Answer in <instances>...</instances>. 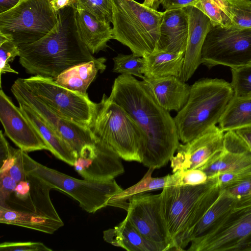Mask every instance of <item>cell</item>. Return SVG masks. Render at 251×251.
<instances>
[{
    "mask_svg": "<svg viewBox=\"0 0 251 251\" xmlns=\"http://www.w3.org/2000/svg\"><path fill=\"white\" fill-rule=\"evenodd\" d=\"M75 12V5L65 6L58 11V22L49 33L34 43L19 46V62L27 74L54 78L95 58L79 36Z\"/></svg>",
    "mask_w": 251,
    "mask_h": 251,
    "instance_id": "7a4b0ae2",
    "label": "cell"
},
{
    "mask_svg": "<svg viewBox=\"0 0 251 251\" xmlns=\"http://www.w3.org/2000/svg\"><path fill=\"white\" fill-rule=\"evenodd\" d=\"M235 198L221 189L218 199L205 213L196 226L182 240L180 251H183L194 239L203 236L214 230L229 213Z\"/></svg>",
    "mask_w": 251,
    "mask_h": 251,
    "instance_id": "603a6c76",
    "label": "cell"
},
{
    "mask_svg": "<svg viewBox=\"0 0 251 251\" xmlns=\"http://www.w3.org/2000/svg\"><path fill=\"white\" fill-rule=\"evenodd\" d=\"M143 4L155 10L157 9L160 5L159 0H144Z\"/></svg>",
    "mask_w": 251,
    "mask_h": 251,
    "instance_id": "681fc988",
    "label": "cell"
},
{
    "mask_svg": "<svg viewBox=\"0 0 251 251\" xmlns=\"http://www.w3.org/2000/svg\"><path fill=\"white\" fill-rule=\"evenodd\" d=\"M194 6L210 19L213 26L231 25L229 17L212 0H200Z\"/></svg>",
    "mask_w": 251,
    "mask_h": 251,
    "instance_id": "d590c367",
    "label": "cell"
},
{
    "mask_svg": "<svg viewBox=\"0 0 251 251\" xmlns=\"http://www.w3.org/2000/svg\"><path fill=\"white\" fill-rule=\"evenodd\" d=\"M230 84L236 97L251 96V63L231 68Z\"/></svg>",
    "mask_w": 251,
    "mask_h": 251,
    "instance_id": "d6a6232c",
    "label": "cell"
},
{
    "mask_svg": "<svg viewBox=\"0 0 251 251\" xmlns=\"http://www.w3.org/2000/svg\"><path fill=\"white\" fill-rule=\"evenodd\" d=\"M51 0H22L0 14V33L18 46L34 43L49 33L58 22Z\"/></svg>",
    "mask_w": 251,
    "mask_h": 251,
    "instance_id": "ba28073f",
    "label": "cell"
},
{
    "mask_svg": "<svg viewBox=\"0 0 251 251\" xmlns=\"http://www.w3.org/2000/svg\"><path fill=\"white\" fill-rule=\"evenodd\" d=\"M221 188L234 198L251 193V171L239 180L222 187Z\"/></svg>",
    "mask_w": 251,
    "mask_h": 251,
    "instance_id": "f35d334b",
    "label": "cell"
},
{
    "mask_svg": "<svg viewBox=\"0 0 251 251\" xmlns=\"http://www.w3.org/2000/svg\"><path fill=\"white\" fill-rule=\"evenodd\" d=\"M19 46L3 34L0 33V75L6 73L18 74L10 66L16 56H19Z\"/></svg>",
    "mask_w": 251,
    "mask_h": 251,
    "instance_id": "e575fe53",
    "label": "cell"
},
{
    "mask_svg": "<svg viewBox=\"0 0 251 251\" xmlns=\"http://www.w3.org/2000/svg\"><path fill=\"white\" fill-rule=\"evenodd\" d=\"M212 0L218 5L230 18L228 8L226 0Z\"/></svg>",
    "mask_w": 251,
    "mask_h": 251,
    "instance_id": "c3c4849f",
    "label": "cell"
},
{
    "mask_svg": "<svg viewBox=\"0 0 251 251\" xmlns=\"http://www.w3.org/2000/svg\"><path fill=\"white\" fill-rule=\"evenodd\" d=\"M218 124L224 132L251 126V96L233 95Z\"/></svg>",
    "mask_w": 251,
    "mask_h": 251,
    "instance_id": "83f0119b",
    "label": "cell"
},
{
    "mask_svg": "<svg viewBox=\"0 0 251 251\" xmlns=\"http://www.w3.org/2000/svg\"><path fill=\"white\" fill-rule=\"evenodd\" d=\"M50 2L54 10L58 12L60 9L70 5V0H51Z\"/></svg>",
    "mask_w": 251,
    "mask_h": 251,
    "instance_id": "7dc6e473",
    "label": "cell"
},
{
    "mask_svg": "<svg viewBox=\"0 0 251 251\" xmlns=\"http://www.w3.org/2000/svg\"><path fill=\"white\" fill-rule=\"evenodd\" d=\"M113 72L121 75H134L142 79L145 78L142 73L143 66L142 57L133 53L128 55L119 53L113 58Z\"/></svg>",
    "mask_w": 251,
    "mask_h": 251,
    "instance_id": "1f68e13d",
    "label": "cell"
},
{
    "mask_svg": "<svg viewBox=\"0 0 251 251\" xmlns=\"http://www.w3.org/2000/svg\"><path fill=\"white\" fill-rule=\"evenodd\" d=\"M103 238L128 251H162L159 246L145 239L126 218L114 228L104 231Z\"/></svg>",
    "mask_w": 251,
    "mask_h": 251,
    "instance_id": "484cf974",
    "label": "cell"
},
{
    "mask_svg": "<svg viewBox=\"0 0 251 251\" xmlns=\"http://www.w3.org/2000/svg\"><path fill=\"white\" fill-rule=\"evenodd\" d=\"M11 90L18 102L31 108L68 144L76 158L84 149L95 145V141L89 128L56 113L27 88L23 78L17 79Z\"/></svg>",
    "mask_w": 251,
    "mask_h": 251,
    "instance_id": "7c38bea8",
    "label": "cell"
},
{
    "mask_svg": "<svg viewBox=\"0 0 251 251\" xmlns=\"http://www.w3.org/2000/svg\"><path fill=\"white\" fill-rule=\"evenodd\" d=\"M75 19L79 36L92 54L104 50L108 42L113 39L110 24L100 21L95 16L76 8Z\"/></svg>",
    "mask_w": 251,
    "mask_h": 251,
    "instance_id": "7402d4cb",
    "label": "cell"
},
{
    "mask_svg": "<svg viewBox=\"0 0 251 251\" xmlns=\"http://www.w3.org/2000/svg\"><path fill=\"white\" fill-rule=\"evenodd\" d=\"M24 151L20 149H15V162L8 171L11 176L17 183L20 181L25 180L26 178L24 164Z\"/></svg>",
    "mask_w": 251,
    "mask_h": 251,
    "instance_id": "60d3db41",
    "label": "cell"
},
{
    "mask_svg": "<svg viewBox=\"0 0 251 251\" xmlns=\"http://www.w3.org/2000/svg\"><path fill=\"white\" fill-rule=\"evenodd\" d=\"M74 4L75 5V0H70V4Z\"/></svg>",
    "mask_w": 251,
    "mask_h": 251,
    "instance_id": "f907efd6",
    "label": "cell"
},
{
    "mask_svg": "<svg viewBox=\"0 0 251 251\" xmlns=\"http://www.w3.org/2000/svg\"><path fill=\"white\" fill-rule=\"evenodd\" d=\"M217 183L215 177L197 185H176L164 187L161 193L163 212L173 248L183 233L188 221L202 196Z\"/></svg>",
    "mask_w": 251,
    "mask_h": 251,
    "instance_id": "5bb4252c",
    "label": "cell"
},
{
    "mask_svg": "<svg viewBox=\"0 0 251 251\" xmlns=\"http://www.w3.org/2000/svg\"><path fill=\"white\" fill-rule=\"evenodd\" d=\"M113 39L143 57L156 50L164 12L134 0H111Z\"/></svg>",
    "mask_w": 251,
    "mask_h": 251,
    "instance_id": "277c9868",
    "label": "cell"
},
{
    "mask_svg": "<svg viewBox=\"0 0 251 251\" xmlns=\"http://www.w3.org/2000/svg\"><path fill=\"white\" fill-rule=\"evenodd\" d=\"M24 164L26 174L38 178L52 189L66 193L89 213L108 206L111 198L123 190L114 179L96 181L73 177L41 164L25 151H24Z\"/></svg>",
    "mask_w": 251,
    "mask_h": 251,
    "instance_id": "52a82bcc",
    "label": "cell"
},
{
    "mask_svg": "<svg viewBox=\"0 0 251 251\" xmlns=\"http://www.w3.org/2000/svg\"><path fill=\"white\" fill-rule=\"evenodd\" d=\"M251 168V150L235 132H225L224 147L199 168L211 178L222 173L236 172Z\"/></svg>",
    "mask_w": 251,
    "mask_h": 251,
    "instance_id": "ac0fdd59",
    "label": "cell"
},
{
    "mask_svg": "<svg viewBox=\"0 0 251 251\" xmlns=\"http://www.w3.org/2000/svg\"><path fill=\"white\" fill-rule=\"evenodd\" d=\"M171 176L170 186L197 185L204 183L209 179L206 174L200 169L179 170L173 173Z\"/></svg>",
    "mask_w": 251,
    "mask_h": 251,
    "instance_id": "8d00e7d4",
    "label": "cell"
},
{
    "mask_svg": "<svg viewBox=\"0 0 251 251\" xmlns=\"http://www.w3.org/2000/svg\"><path fill=\"white\" fill-rule=\"evenodd\" d=\"M200 0H159L160 4L165 10L195 6Z\"/></svg>",
    "mask_w": 251,
    "mask_h": 251,
    "instance_id": "b9f144b4",
    "label": "cell"
},
{
    "mask_svg": "<svg viewBox=\"0 0 251 251\" xmlns=\"http://www.w3.org/2000/svg\"><path fill=\"white\" fill-rule=\"evenodd\" d=\"M233 95L230 83L224 79L196 81L186 104L174 118L179 140L186 143L216 126Z\"/></svg>",
    "mask_w": 251,
    "mask_h": 251,
    "instance_id": "3957f363",
    "label": "cell"
},
{
    "mask_svg": "<svg viewBox=\"0 0 251 251\" xmlns=\"http://www.w3.org/2000/svg\"><path fill=\"white\" fill-rule=\"evenodd\" d=\"M201 63L208 69L218 65L237 67L251 63V28L212 26L204 42Z\"/></svg>",
    "mask_w": 251,
    "mask_h": 251,
    "instance_id": "8fae6325",
    "label": "cell"
},
{
    "mask_svg": "<svg viewBox=\"0 0 251 251\" xmlns=\"http://www.w3.org/2000/svg\"><path fill=\"white\" fill-rule=\"evenodd\" d=\"M26 175L30 184L27 197L20 200L11 196L0 205V223L52 234L64 223L50 198L52 188L38 178Z\"/></svg>",
    "mask_w": 251,
    "mask_h": 251,
    "instance_id": "8992f818",
    "label": "cell"
},
{
    "mask_svg": "<svg viewBox=\"0 0 251 251\" xmlns=\"http://www.w3.org/2000/svg\"><path fill=\"white\" fill-rule=\"evenodd\" d=\"M184 53H175L156 50L142 57L143 66L142 73L145 77L158 78L181 75Z\"/></svg>",
    "mask_w": 251,
    "mask_h": 251,
    "instance_id": "4316f807",
    "label": "cell"
},
{
    "mask_svg": "<svg viewBox=\"0 0 251 251\" xmlns=\"http://www.w3.org/2000/svg\"><path fill=\"white\" fill-rule=\"evenodd\" d=\"M153 168H149L143 177L135 185L113 195L109 200L108 206L127 209L128 202L126 200L133 196L149 191L164 188L169 186L170 175L161 177H153Z\"/></svg>",
    "mask_w": 251,
    "mask_h": 251,
    "instance_id": "f1b7e54d",
    "label": "cell"
},
{
    "mask_svg": "<svg viewBox=\"0 0 251 251\" xmlns=\"http://www.w3.org/2000/svg\"><path fill=\"white\" fill-rule=\"evenodd\" d=\"M136 122L144 134L139 151L141 163L160 168L171 161L180 144L175 122L144 86L130 75L115 78L110 96Z\"/></svg>",
    "mask_w": 251,
    "mask_h": 251,
    "instance_id": "6da1fadb",
    "label": "cell"
},
{
    "mask_svg": "<svg viewBox=\"0 0 251 251\" xmlns=\"http://www.w3.org/2000/svg\"><path fill=\"white\" fill-rule=\"evenodd\" d=\"M221 192L218 183L208 191L201 199L190 216L186 227L175 244V251H180L179 244L183 238L196 226L209 208L214 203Z\"/></svg>",
    "mask_w": 251,
    "mask_h": 251,
    "instance_id": "f546056e",
    "label": "cell"
},
{
    "mask_svg": "<svg viewBox=\"0 0 251 251\" xmlns=\"http://www.w3.org/2000/svg\"><path fill=\"white\" fill-rule=\"evenodd\" d=\"M224 134L218 126H215L193 140L179 144L176 155L171 160L173 172L202 167L222 151Z\"/></svg>",
    "mask_w": 251,
    "mask_h": 251,
    "instance_id": "2e32d148",
    "label": "cell"
},
{
    "mask_svg": "<svg viewBox=\"0 0 251 251\" xmlns=\"http://www.w3.org/2000/svg\"><path fill=\"white\" fill-rule=\"evenodd\" d=\"M75 6L87 11L100 21L109 23L112 22L111 0H75Z\"/></svg>",
    "mask_w": 251,
    "mask_h": 251,
    "instance_id": "836d02e7",
    "label": "cell"
},
{
    "mask_svg": "<svg viewBox=\"0 0 251 251\" xmlns=\"http://www.w3.org/2000/svg\"><path fill=\"white\" fill-rule=\"evenodd\" d=\"M0 120L5 135L21 150L25 152L50 151L49 147L11 100L0 88Z\"/></svg>",
    "mask_w": 251,
    "mask_h": 251,
    "instance_id": "9a60e30c",
    "label": "cell"
},
{
    "mask_svg": "<svg viewBox=\"0 0 251 251\" xmlns=\"http://www.w3.org/2000/svg\"><path fill=\"white\" fill-rule=\"evenodd\" d=\"M16 160V157L14 154L9 157L0 162V174L9 171L14 165Z\"/></svg>",
    "mask_w": 251,
    "mask_h": 251,
    "instance_id": "f6af8a7d",
    "label": "cell"
},
{
    "mask_svg": "<svg viewBox=\"0 0 251 251\" xmlns=\"http://www.w3.org/2000/svg\"><path fill=\"white\" fill-rule=\"evenodd\" d=\"M142 82L156 102L168 111L178 112L189 98L191 86L178 77H145Z\"/></svg>",
    "mask_w": 251,
    "mask_h": 251,
    "instance_id": "ffe728a7",
    "label": "cell"
},
{
    "mask_svg": "<svg viewBox=\"0 0 251 251\" xmlns=\"http://www.w3.org/2000/svg\"><path fill=\"white\" fill-rule=\"evenodd\" d=\"M126 218L148 241L162 251H173V244L162 208L161 194L146 192L129 199Z\"/></svg>",
    "mask_w": 251,
    "mask_h": 251,
    "instance_id": "4fadbf2b",
    "label": "cell"
},
{
    "mask_svg": "<svg viewBox=\"0 0 251 251\" xmlns=\"http://www.w3.org/2000/svg\"><path fill=\"white\" fill-rule=\"evenodd\" d=\"M160 30L156 50L185 54L188 34V15L185 8L164 11Z\"/></svg>",
    "mask_w": 251,
    "mask_h": 251,
    "instance_id": "44dd1931",
    "label": "cell"
},
{
    "mask_svg": "<svg viewBox=\"0 0 251 251\" xmlns=\"http://www.w3.org/2000/svg\"><path fill=\"white\" fill-rule=\"evenodd\" d=\"M0 205H2L10 199L18 183L8 171L0 174Z\"/></svg>",
    "mask_w": 251,
    "mask_h": 251,
    "instance_id": "ab89813d",
    "label": "cell"
},
{
    "mask_svg": "<svg viewBox=\"0 0 251 251\" xmlns=\"http://www.w3.org/2000/svg\"><path fill=\"white\" fill-rule=\"evenodd\" d=\"M122 158L114 151L99 143L83 150L74 164L84 179L105 181L124 173Z\"/></svg>",
    "mask_w": 251,
    "mask_h": 251,
    "instance_id": "e0dca14e",
    "label": "cell"
},
{
    "mask_svg": "<svg viewBox=\"0 0 251 251\" xmlns=\"http://www.w3.org/2000/svg\"><path fill=\"white\" fill-rule=\"evenodd\" d=\"M27 88L61 117L89 127L95 116L97 103L88 94L70 90L52 77L33 75L23 78Z\"/></svg>",
    "mask_w": 251,
    "mask_h": 251,
    "instance_id": "30bf717a",
    "label": "cell"
},
{
    "mask_svg": "<svg viewBox=\"0 0 251 251\" xmlns=\"http://www.w3.org/2000/svg\"><path fill=\"white\" fill-rule=\"evenodd\" d=\"M22 0H0V14L17 5Z\"/></svg>",
    "mask_w": 251,
    "mask_h": 251,
    "instance_id": "bcb514c9",
    "label": "cell"
},
{
    "mask_svg": "<svg viewBox=\"0 0 251 251\" xmlns=\"http://www.w3.org/2000/svg\"><path fill=\"white\" fill-rule=\"evenodd\" d=\"M30 190V184L26 178L25 180L20 181L17 183L13 193L14 196L18 199L24 200L27 197Z\"/></svg>",
    "mask_w": 251,
    "mask_h": 251,
    "instance_id": "7bdbcfd3",
    "label": "cell"
},
{
    "mask_svg": "<svg viewBox=\"0 0 251 251\" xmlns=\"http://www.w3.org/2000/svg\"><path fill=\"white\" fill-rule=\"evenodd\" d=\"M188 15V34L182 72L179 78L187 81L201 64V52L212 25L210 19L194 6L185 7Z\"/></svg>",
    "mask_w": 251,
    "mask_h": 251,
    "instance_id": "d6986e66",
    "label": "cell"
},
{
    "mask_svg": "<svg viewBox=\"0 0 251 251\" xmlns=\"http://www.w3.org/2000/svg\"><path fill=\"white\" fill-rule=\"evenodd\" d=\"M231 25L243 28H251V0H226Z\"/></svg>",
    "mask_w": 251,
    "mask_h": 251,
    "instance_id": "4dcf8cb0",
    "label": "cell"
},
{
    "mask_svg": "<svg viewBox=\"0 0 251 251\" xmlns=\"http://www.w3.org/2000/svg\"><path fill=\"white\" fill-rule=\"evenodd\" d=\"M1 251H51L52 250L39 242H5L0 245Z\"/></svg>",
    "mask_w": 251,
    "mask_h": 251,
    "instance_id": "74e56055",
    "label": "cell"
},
{
    "mask_svg": "<svg viewBox=\"0 0 251 251\" xmlns=\"http://www.w3.org/2000/svg\"><path fill=\"white\" fill-rule=\"evenodd\" d=\"M104 57L94 58L90 61L73 66L53 78L60 86L70 90L86 94L87 90L99 72L106 69Z\"/></svg>",
    "mask_w": 251,
    "mask_h": 251,
    "instance_id": "cb8c5ba5",
    "label": "cell"
},
{
    "mask_svg": "<svg viewBox=\"0 0 251 251\" xmlns=\"http://www.w3.org/2000/svg\"><path fill=\"white\" fill-rule=\"evenodd\" d=\"M190 243L189 251H251V193L235 198L220 225Z\"/></svg>",
    "mask_w": 251,
    "mask_h": 251,
    "instance_id": "9c48e42d",
    "label": "cell"
},
{
    "mask_svg": "<svg viewBox=\"0 0 251 251\" xmlns=\"http://www.w3.org/2000/svg\"><path fill=\"white\" fill-rule=\"evenodd\" d=\"M235 131L251 150V126L241 128Z\"/></svg>",
    "mask_w": 251,
    "mask_h": 251,
    "instance_id": "ee69618b",
    "label": "cell"
},
{
    "mask_svg": "<svg viewBox=\"0 0 251 251\" xmlns=\"http://www.w3.org/2000/svg\"><path fill=\"white\" fill-rule=\"evenodd\" d=\"M18 103L23 114L49 147V151L59 159L73 166L76 156L68 144L31 108L23 103Z\"/></svg>",
    "mask_w": 251,
    "mask_h": 251,
    "instance_id": "d4e9b609",
    "label": "cell"
},
{
    "mask_svg": "<svg viewBox=\"0 0 251 251\" xmlns=\"http://www.w3.org/2000/svg\"><path fill=\"white\" fill-rule=\"evenodd\" d=\"M95 142L115 151L123 159L141 163L139 151L144 134L136 122L105 94L89 127Z\"/></svg>",
    "mask_w": 251,
    "mask_h": 251,
    "instance_id": "5b68a950",
    "label": "cell"
}]
</instances>
